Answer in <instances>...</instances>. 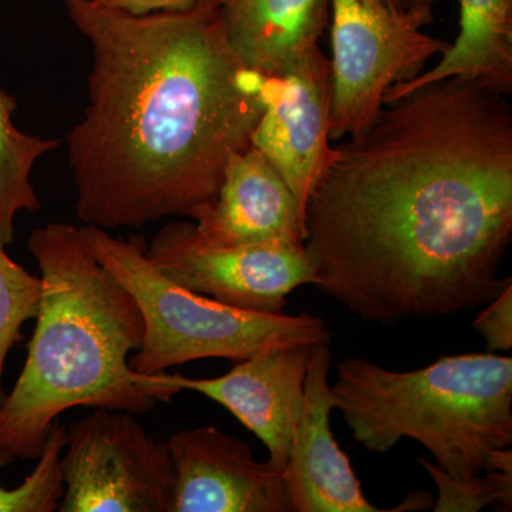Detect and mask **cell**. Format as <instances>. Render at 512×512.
Wrapping results in <instances>:
<instances>
[{"instance_id":"cell-2","label":"cell","mask_w":512,"mask_h":512,"mask_svg":"<svg viewBox=\"0 0 512 512\" xmlns=\"http://www.w3.org/2000/svg\"><path fill=\"white\" fill-rule=\"evenodd\" d=\"M64 5L92 52L89 104L66 137L77 218L106 231L197 221L229 157L252 147L266 76L229 45L214 0L146 15Z\"/></svg>"},{"instance_id":"cell-6","label":"cell","mask_w":512,"mask_h":512,"mask_svg":"<svg viewBox=\"0 0 512 512\" xmlns=\"http://www.w3.org/2000/svg\"><path fill=\"white\" fill-rule=\"evenodd\" d=\"M433 9L396 13L380 0H330L332 113L330 141L366 130L383 107L384 94L423 72L450 43L423 32Z\"/></svg>"},{"instance_id":"cell-21","label":"cell","mask_w":512,"mask_h":512,"mask_svg":"<svg viewBox=\"0 0 512 512\" xmlns=\"http://www.w3.org/2000/svg\"><path fill=\"white\" fill-rule=\"evenodd\" d=\"M104 8L119 9L133 15H146L161 10H183L190 8L197 0H93Z\"/></svg>"},{"instance_id":"cell-19","label":"cell","mask_w":512,"mask_h":512,"mask_svg":"<svg viewBox=\"0 0 512 512\" xmlns=\"http://www.w3.org/2000/svg\"><path fill=\"white\" fill-rule=\"evenodd\" d=\"M419 464L429 473L439 490L433 511L477 512L490 505H501L504 510L511 511L512 473L485 470V474L456 478L426 458L419 457Z\"/></svg>"},{"instance_id":"cell-8","label":"cell","mask_w":512,"mask_h":512,"mask_svg":"<svg viewBox=\"0 0 512 512\" xmlns=\"http://www.w3.org/2000/svg\"><path fill=\"white\" fill-rule=\"evenodd\" d=\"M146 255L175 284L244 311L278 315L296 288L313 284L305 245L211 247L188 221L160 229Z\"/></svg>"},{"instance_id":"cell-16","label":"cell","mask_w":512,"mask_h":512,"mask_svg":"<svg viewBox=\"0 0 512 512\" xmlns=\"http://www.w3.org/2000/svg\"><path fill=\"white\" fill-rule=\"evenodd\" d=\"M18 101L0 87V241L12 244L19 212L40 210L30 174L39 158L56 150V138L33 137L13 124Z\"/></svg>"},{"instance_id":"cell-1","label":"cell","mask_w":512,"mask_h":512,"mask_svg":"<svg viewBox=\"0 0 512 512\" xmlns=\"http://www.w3.org/2000/svg\"><path fill=\"white\" fill-rule=\"evenodd\" d=\"M313 284L367 322L493 301L512 241V109L470 80L423 84L333 147L305 208Z\"/></svg>"},{"instance_id":"cell-7","label":"cell","mask_w":512,"mask_h":512,"mask_svg":"<svg viewBox=\"0 0 512 512\" xmlns=\"http://www.w3.org/2000/svg\"><path fill=\"white\" fill-rule=\"evenodd\" d=\"M134 416L94 409L67 427L60 512H173L168 441L151 437Z\"/></svg>"},{"instance_id":"cell-3","label":"cell","mask_w":512,"mask_h":512,"mask_svg":"<svg viewBox=\"0 0 512 512\" xmlns=\"http://www.w3.org/2000/svg\"><path fill=\"white\" fill-rule=\"evenodd\" d=\"M42 293L25 366L0 403V448L36 460L53 424L74 407L141 414L170 393L137 380L128 359L144 319L133 296L84 247L79 228L52 222L30 234Z\"/></svg>"},{"instance_id":"cell-5","label":"cell","mask_w":512,"mask_h":512,"mask_svg":"<svg viewBox=\"0 0 512 512\" xmlns=\"http://www.w3.org/2000/svg\"><path fill=\"white\" fill-rule=\"evenodd\" d=\"M84 247L126 288L144 319V338L128 365L141 375L202 359L242 362L264 350L329 345L318 316L259 313L232 308L175 284L146 255V239L113 237L106 229L79 228Z\"/></svg>"},{"instance_id":"cell-18","label":"cell","mask_w":512,"mask_h":512,"mask_svg":"<svg viewBox=\"0 0 512 512\" xmlns=\"http://www.w3.org/2000/svg\"><path fill=\"white\" fill-rule=\"evenodd\" d=\"M42 281L13 261L0 241V403L6 357L22 339V326L39 311Z\"/></svg>"},{"instance_id":"cell-15","label":"cell","mask_w":512,"mask_h":512,"mask_svg":"<svg viewBox=\"0 0 512 512\" xmlns=\"http://www.w3.org/2000/svg\"><path fill=\"white\" fill-rule=\"evenodd\" d=\"M437 0H403V9H433ZM460 33L436 66L384 94L383 104L423 84L457 79L477 82L497 92L512 93V0H458Z\"/></svg>"},{"instance_id":"cell-10","label":"cell","mask_w":512,"mask_h":512,"mask_svg":"<svg viewBox=\"0 0 512 512\" xmlns=\"http://www.w3.org/2000/svg\"><path fill=\"white\" fill-rule=\"evenodd\" d=\"M312 348L264 350L212 379H190L165 372H136V377L146 386L164 387L174 394L190 390L221 404L265 444L271 463L285 467L305 400Z\"/></svg>"},{"instance_id":"cell-17","label":"cell","mask_w":512,"mask_h":512,"mask_svg":"<svg viewBox=\"0 0 512 512\" xmlns=\"http://www.w3.org/2000/svg\"><path fill=\"white\" fill-rule=\"evenodd\" d=\"M67 427L57 420L47 434L42 453L32 473L19 487L8 490L0 485V512H53L59 510L64 493L62 453ZM8 451L0 448V470L13 463Z\"/></svg>"},{"instance_id":"cell-22","label":"cell","mask_w":512,"mask_h":512,"mask_svg":"<svg viewBox=\"0 0 512 512\" xmlns=\"http://www.w3.org/2000/svg\"><path fill=\"white\" fill-rule=\"evenodd\" d=\"M383 5H386L387 8L393 10V12L400 13L403 12V0H380Z\"/></svg>"},{"instance_id":"cell-20","label":"cell","mask_w":512,"mask_h":512,"mask_svg":"<svg viewBox=\"0 0 512 512\" xmlns=\"http://www.w3.org/2000/svg\"><path fill=\"white\" fill-rule=\"evenodd\" d=\"M473 326L487 342L488 352L512 349V284L488 302Z\"/></svg>"},{"instance_id":"cell-12","label":"cell","mask_w":512,"mask_h":512,"mask_svg":"<svg viewBox=\"0 0 512 512\" xmlns=\"http://www.w3.org/2000/svg\"><path fill=\"white\" fill-rule=\"evenodd\" d=\"M329 345L311 349L305 400L293 434L285 484L293 512H384L367 500L349 457L330 430L335 400L328 380Z\"/></svg>"},{"instance_id":"cell-4","label":"cell","mask_w":512,"mask_h":512,"mask_svg":"<svg viewBox=\"0 0 512 512\" xmlns=\"http://www.w3.org/2000/svg\"><path fill=\"white\" fill-rule=\"evenodd\" d=\"M330 392L367 451L386 454L412 439L451 477L484 473L488 454L512 444L510 356H443L409 372L346 357Z\"/></svg>"},{"instance_id":"cell-14","label":"cell","mask_w":512,"mask_h":512,"mask_svg":"<svg viewBox=\"0 0 512 512\" xmlns=\"http://www.w3.org/2000/svg\"><path fill=\"white\" fill-rule=\"evenodd\" d=\"M229 45L249 69L278 76L303 50L319 45L330 0H214Z\"/></svg>"},{"instance_id":"cell-11","label":"cell","mask_w":512,"mask_h":512,"mask_svg":"<svg viewBox=\"0 0 512 512\" xmlns=\"http://www.w3.org/2000/svg\"><path fill=\"white\" fill-rule=\"evenodd\" d=\"M175 473L173 512H293L285 467L256 461L247 443L214 426L168 440Z\"/></svg>"},{"instance_id":"cell-13","label":"cell","mask_w":512,"mask_h":512,"mask_svg":"<svg viewBox=\"0 0 512 512\" xmlns=\"http://www.w3.org/2000/svg\"><path fill=\"white\" fill-rule=\"evenodd\" d=\"M211 247L305 244V212L284 178L252 146L229 157L217 201L192 222Z\"/></svg>"},{"instance_id":"cell-9","label":"cell","mask_w":512,"mask_h":512,"mask_svg":"<svg viewBox=\"0 0 512 512\" xmlns=\"http://www.w3.org/2000/svg\"><path fill=\"white\" fill-rule=\"evenodd\" d=\"M332 93L330 59L319 45L303 50L278 76L266 77L265 111L252 146L284 178L303 212L333 156Z\"/></svg>"}]
</instances>
